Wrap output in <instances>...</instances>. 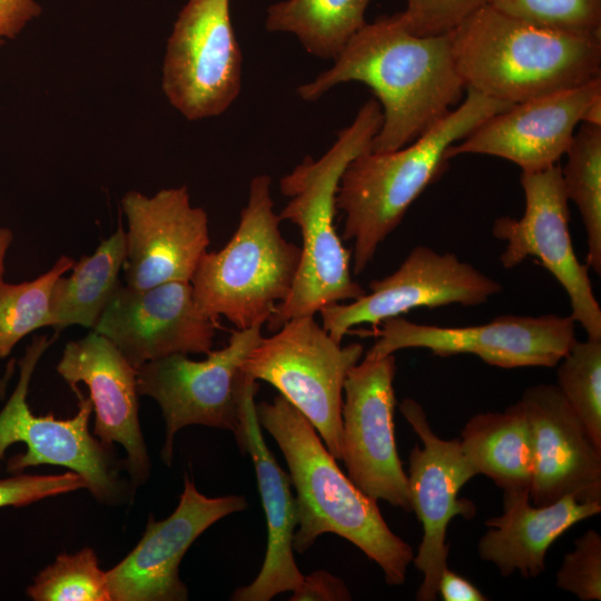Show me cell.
Masks as SVG:
<instances>
[{
    "label": "cell",
    "instance_id": "6da1fadb",
    "mask_svg": "<svg viewBox=\"0 0 601 601\" xmlns=\"http://www.w3.org/2000/svg\"><path fill=\"white\" fill-rule=\"evenodd\" d=\"M349 81L370 87L382 108V125L370 146L373 152L411 144L454 109L466 90L456 69L451 32L416 36L398 12L366 22L333 66L299 86L297 95L315 101Z\"/></svg>",
    "mask_w": 601,
    "mask_h": 601
},
{
    "label": "cell",
    "instance_id": "7a4b0ae2",
    "mask_svg": "<svg viewBox=\"0 0 601 601\" xmlns=\"http://www.w3.org/2000/svg\"><path fill=\"white\" fill-rule=\"evenodd\" d=\"M256 413L280 449L296 491L294 550L305 553L321 535L333 533L374 561L387 584L402 585L412 546L390 529L376 500L341 471L311 422L282 395L256 404Z\"/></svg>",
    "mask_w": 601,
    "mask_h": 601
},
{
    "label": "cell",
    "instance_id": "3957f363",
    "mask_svg": "<svg viewBox=\"0 0 601 601\" xmlns=\"http://www.w3.org/2000/svg\"><path fill=\"white\" fill-rule=\"evenodd\" d=\"M382 120L378 101L367 100L321 158L306 156L280 178L279 189L288 201L279 218L299 228L303 243L294 285L268 319L269 331L275 332L296 317L314 316L327 305L355 300L366 293L352 277L351 250L337 235L334 218L342 175L354 158L370 150Z\"/></svg>",
    "mask_w": 601,
    "mask_h": 601
},
{
    "label": "cell",
    "instance_id": "277c9868",
    "mask_svg": "<svg viewBox=\"0 0 601 601\" xmlns=\"http://www.w3.org/2000/svg\"><path fill=\"white\" fill-rule=\"evenodd\" d=\"M511 106L467 88L460 105L411 144L387 152L367 150L348 164L336 207L345 215L342 238L353 242L355 275L367 267L414 200L445 171L449 148Z\"/></svg>",
    "mask_w": 601,
    "mask_h": 601
},
{
    "label": "cell",
    "instance_id": "5b68a950",
    "mask_svg": "<svg viewBox=\"0 0 601 601\" xmlns=\"http://www.w3.org/2000/svg\"><path fill=\"white\" fill-rule=\"evenodd\" d=\"M451 37L465 88L496 100L514 105L601 77V38L540 28L490 4Z\"/></svg>",
    "mask_w": 601,
    "mask_h": 601
},
{
    "label": "cell",
    "instance_id": "8992f818",
    "mask_svg": "<svg viewBox=\"0 0 601 601\" xmlns=\"http://www.w3.org/2000/svg\"><path fill=\"white\" fill-rule=\"evenodd\" d=\"M270 177L255 176L238 226L218 252H206L189 283L198 308L236 329L263 326L294 285L300 247L280 233Z\"/></svg>",
    "mask_w": 601,
    "mask_h": 601
},
{
    "label": "cell",
    "instance_id": "52a82bcc",
    "mask_svg": "<svg viewBox=\"0 0 601 601\" xmlns=\"http://www.w3.org/2000/svg\"><path fill=\"white\" fill-rule=\"evenodd\" d=\"M57 336V333L51 338L35 336L18 363V383L0 411V467L8 447L21 442L27 451L9 457L8 473L18 474L27 467L43 464L63 466L81 475L87 490L100 503L122 504L131 497L129 492L134 489L121 477L124 459L119 461L114 449L104 446L89 432L92 412L89 396L86 397L78 385L73 386L78 412L66 420L52 414L36 416L28 406L27 396L36 366Z\"/></svg>",
    "mask_w": 601,
    "mask_h": 601
},
{
    "label": "cell",
    "instance_id": "ba28073f",
    "mask_svg": "<svg viewBox=\"0 0 601 601\" xmlns=\"http://www.w3.org/2000/svg\"><path fill=\"white\" fill-rule=\"evenodd\" d=\"M364 354L359 343L343 346L314 316L284 323L262 336L243 363L252 381H265L314 426L329 453L342 459L343 388Z\"/></svg>",
    "mask_w": 601,
    "mask_h": 601
},
{
    "label": "cell",
    "instance_id": "9c48e42d",
    "mask_svg": "<svg viewBox=\"0 0 601 601\" xmlns=\"http://www.w3.org/2000/svg\"><path fill=\"white\" fill-rule=\"evenodd\" d=\"M262 327L236 329L223 348L209 352L204 361L173 354L136 368L138 395L154 398L162 413L164 464L171 465L175 435L189 425L230 431L236 443L240 442L243 400L249 382L243 363L260 341Z\"/></svg>",
    "mask_w": 601,
    "mask_h": 601
},
{
    "label": "cell",
    "instance_id": "30bf717a",
    "mask_svg": "<svg viewBox=\"0 0 601 601\" xmlns=\"http://www.w3.org/2000/svg\"><path fill=\"white\" fill-rule=\"evenodd\" d=\"M380 325L361 331L376 336L365 356L426 348L442 357L472 354L501 368L554 367L577 341L573 318L554 314L504 315L486 324L456 327L417 324L395 316Z\"/></svg>",
    "mask_w": 601,
    "mask_h": 601
},
{
    "label": "cell",
    "instance_id": "8fae6325",
    "mask_svg": "<svg viewBox=\"0 0 601 601\" xmlns=\"http://www.w3.org/2000/svg\"><path fill=\"white\" fill-rule=\"evenodd\" d=\"M242 62L230 0H188L167 41L164 93L188 120L219 116L239 96Z\"/></svg>",
    "mask_w": 601,
    "mask_h": 601
},
{
    "label": "cell",
    "instance_id": "7c38bea8",
    "mask_svg": "<svg viewBox=\"0 0 601 601\" xmlns=\"http://www.w3.org/2000/svg\"><path fill=\"white\" fill-rule=\"evenodd\" d=\"M520 183L525 207L522 217L495 219L492 234L506 243L500 256L504 268L519 266L529 257L540 260L565 290L571 317L589 339L601 341V307L594 296L588 265L574 252L570 235V210L561 167L523 173Z\"/></svg>",
    "mask_w": 601,
    "mask_h": 601
},
{
    "label": "cell",
    "instance_id": "4fadbf2b",
    "mask_svg": "<svg viewBox=\"0 0 601 601\" xmlns=\"http://www.w3.org/2000/svg\"><path fill=\"white\" fill-rule=\"evenodd\" d=\"M394 354L364 356L343 388L342 459L349 480L366 495L411 511L407 477L394 433Z\"/></svg>",
    "mask_w": 601,
    "mask_h": 601
},
{
    "label": "cell",
    "instance_id": "5bb4252c",
    "mask_svg": "<svg viewBox=\"0 0 601 601\" xmlns=\"http://www.w3.org/2000/svg\"><path fill=\"white\" fill-rule=\"evenodd\" d=\"M501 290L497 280L455 254L421 245L411 250L395 272L372 280L368 293L352 302L327 305L319 314L324 329L342 343L361 324L376 328L385 319L418 307L481 305Z\"/></svg>",
    "mask_w": 601,
    "mask_h": 601
},
{
    "label": "cell",
    "instance_id": "9a60e30c",
    "mask_svg": "<svg viewBox=\"0 0 601 601\" xmlns=\"http://www.w3.org/2000/svg\"><path fill=\"white\" fill-rule=\"evenodd\" d=\"M400 410L422 442V446L416 444L411 450L406 473L411 509L423 526V538L412 561L423 573L416 600L435 601L440 577L447 568L449 523L457 515L472 519L476 513L472 501L459 497L461 487L476 474L460 440L437 436L418 402L405 398Z\"/></svg>",
    "mask_w": 601,
    "mask_h": 601
},
{
    "label": "cell",
    "instance_id": "2e32d148",
    "mask_svg": "<svg viewBox=\"0 0 601 601\" xmlns=\"http://www.w3.org/2000/svg\"><path fill=\"white\" fill-rule=\"evenodd\" d=\"M243 495L208 497L188 474L175 511L165 520L150 514L137 545L106 571L111 601H185L188 590L179 564L189 546L220 519L247 509Z\"/></svg>",
    "mask_w": 601,
    "mask_h": 601
},
{
    "label": "cell",
    "instance_id": "e0dca14e",
    "mask_svg": "<svg viewBox=\"0 0 601 601\" xmlns=\"http://www.w3.org/2000/svg\"><path fill=\"white\" fill-rule=\"evenodd\" d=\"M126 216V286L147 289L168 282H189L209 246L208 216L190 204L186 186L152 196L128 191Z\"/></svg>",
    "mask_w": 601,
    "mask_h": 601
},
{
    "label": "cell",
    "instance_id": "ac0fdd59",
    "mask_svg": "<svg viewBox=\"0 0 601 601\" xmlns=\"http://www.w3.org/2000/svg\"><path fill=\"white\" fill-rule=\"evenodd\" d=\"M218 327L196 305L190 283L177 280L147 289L121 285L92 331L137 368L173 354L207 355Z\"/></svg>",
    "mask_w": 601,
    "mask_h": 601
},
{
    "label": "cell",
    "instance_id": "d6986e66",
    "mask_svg": "<svg viewBox=\"0 0 601 601\" xmlns=\"http://www.w3.org/2000/svg\"><path fill=\"white\" fill-rule=\"evenodd\" d=\"M601 95V77L540 96L497 112L451 146L449 160L464 154L500 157L523 173L546 169L565 155L589 104Z\"/></svg>",
    "mask_w": 601,
    "mask_h": 601
},
{
    "label": "cell",
    "instance_id": "ffe728a7",
    "mask_svg": "<svg viewBox=\"0 0 601 601\" xmlns=\"http://www.w3.org/2000/svg\"><path fill=\"white\" fill-rule=\"evenodd\" d=\"M57 372L71 388L79 383L88 387L92 434L108 449L114 443L125 449L124 469L134 490L146 483L151 463L139 423L136 368L112 342L92 331L66 344Z\"/></svg>",
    "mask_w": 601,
    "mask_h": 601
},
{
    "label": "cell",
    "instance_id": "44dd1931",
    "mask_svg": "<svg viewBox=\"0 0 601 601\" xmlns=\"http://www.w3.org/2000/svg\"><path fill=\"white\" fill-rule=\"evenodd\" d=\"M520 401L533 434L531 502L541 506L564 496L601 502V451L558 386L533 385Z\"/></svg>",
    "mask_w": 601,
    "mask_h": 601
},
{
    "label": "cell",
    "instance_id": "7402d4cb",
    "mask_svg": "<svg viewBox=\"0 0 601 601\" xmlns=\"http://www.w3.org/2000/svg\"><path fill=\"white\" fill-rule=\"evenodd\" d=\"M258 383L249 381L244 394L242 454L248 453L267 525V546L263 565L247 585L237 588L230 600L269 601L279 593L294 591L303 581L295 558L293 539L297 525L296 501L290 492L289 475L282 470L268 449L256 413Z\"/></svg>",
    "mask_w": 601,
    "mask_h": 601
},
{
    "label": "cell",
    "instance_id": "603a6c76",
    "mask_svg": "<svg viewBox=\"0 0 601 601\" xmlns=\"http://www.w3.org/2000/svg\"><path fill=\"white\" fill-rule=\"evenodd\" d=\"M600 512L601 502L564 496L539 506L529 492H504L503 513L485 521L489 530L477 543L479 556L503 577L518 571L525 579L536 578L545 570V555L554 541Z\"/></svg>",
    "mask_w": 601,
    "mask_h": 601
},
{
    "label": "cell",
    "instance_id": "cb8c5ba5",
    "mask_svg": "<svg viewBox=\"0 0 601 601\" xmlns=\"http://www.w3.org/2000/svg\"><path fill=\"white\" fill-rule=\"evenodd\" d=\"M460 444L476 475L490 477L503 493H530L533 434L520 400L503 412L472 416L462 430Z\"/></svg>",
    "mask_w": 601,
    "mask_h": 601
},
{
    "label": "cell",
    "instance_id": "d4e9b609",
    "mask_svg": "<svg viewBox=\"0 0 601 601\" xmlns=\"http://www.w3.org/2000/svg\"><path fill=\"white\" fill-rule=\"evenodd\" d=\"M126 259V233L121 224L95 253L75 262L69 276H60L51 290L50 315L55 333L71 325L95 328L122 285L120 270Z\"/></svg>",
    "mask_w": 601,
    "mask_h": 601
},
{
    "label": "cell",
    "instance_id": "484cf974",
    "mask_svg": "<svg viewBox=\"0 0 601 601\" xmlns=\"http://www.w3.org/2000/svg\"><path fill=\"white\" fill-rule=\"evenodd\" d=\"M372 0H285L267 8L265 28L296 36L304 49L321 59H335L366 23Z\"/></svg>",
    "mask_w": 601,
    "mask_h": 601
},
{
    "label": "cell",
    "instance_id": "4316f807",
    "mask_svg": "<svg viewBox=\"0 0 601 601\" xmlns=\"http://www.w3.org/2000/svg\"><path fill=\"white\" fill-rule=\"evenodd\" d=\"M562 171L569 200L580 211L585 234L588 267L601 274V126L582 122L565 152Z\"/></svg>",
    "mask_w": 601,
    "mask_h": 601
},
{
    "label": "cell",
    "instance_id": "83f0119b",
    "mask_svg": "<svg viewBox=\"0 0 601 601\" xmlns=\"http://www.w3.org/2000/svg\"><path fill=\"white\" fill-rule=\"evenodd\" d=\"M75 260L61 256L37 278L18 284L7 283L0 275V359L36 329L51 326L50 296L56 280L69 272ZM0 380V393L4 390Z\"/></svg>",
    "mask_w": 601,
    "mask_h": 601
},
{
    "label": "cell",
    "instance_id": "f1b7e54d",
    "mask_svg": "<svg viewBox=\"0 0 601 601\" xmlns=\"http://www.w3.org/2000/svg\"><path fill=\"white\" fill-rule=\"evenodd\" d=\"M558 365V388L601 451V341H575Z\"/></svg>",
    "mask_w": 601,
    "mask_h": 601
},
{
    "label": "cell",
    "instance_id": "f546056e",
    "mask_svg": "<svg viewBox=\"0 0 601 601\" xmlns=\"http://www.w3.org/2000/svg\"><path fill=\"white\" fill-rule=\"evenodd\" d=\"M27 594L35 601H111L106 571L90 548L59 554L38 573Z\"/></svg>",
    "mask_w": 601,
    "mask_h": 601
},
{
    "label": "cell",
    "instance_id": "4dcf8cb0",
    "mask_svg": "<svg viewBox=\"0 0 601 601\" xmlns=\"http://www.w3.org/2000/svg\"><path fill=\"white\" fill-rule=\"evenodd\" d=\"M489 4L540 28L601 38V0H490Z\"/></svg>",
    "mask_w": 601,
    "mask_h": 601
},
{
    "label": "cell",
    "instance_id": "1f68e13d",
    "mask_svg": "<svg viewBox=\"0 0 601 601\" xmlns=\"http://www.w3.org/2000/svg\"><path fill=\"white\" fill-rule=\"evenodd\" d=\"M556 587L581 601L601 600V535L590 529L574 541L556 572Z\"/></svg>",
    "mask_w": 601,
    "mask_h": 601
},
{
    "label": "cell",
    "instance_id": "d6a6232c",
    "mask_svg": "<svg viewBox=\"0 0 601 601\" xmlns=\"http://www.w3.org/2000/svg\"><path fill=\"white\" fill-rule=\"evenodd\" d=\"M490 0H406L398 12L406 29L416 36L452 32L467 17L489 4Z\"/></svg>",
    "mask_w": 601,
    "mask_h": 601
},
{
    "label": "cell",
    "instance_id": "836d02e7",
    "mask_svg": "<svg viewBox=\"0 0 601 601\" xmlns=\"http://www.w3.org/2000/svg\"><path fill=\"white\" fill-rule=\"evenodd\" d=\"M80 489H87V484L81 475L72 471L53 475L18 473L0 480V508H20Z\"/></svg>",
    "mask_w": 601,
    "mask_h": 601
},
{
    "label": "cell",
    "instance_id": "e575fe53",
    "mask_svg": "<svg viewBox=\"0 0 601 601\" xmlns=\"http://www.w3.org/2000/svg\"><path fill=\"white\" fill-rule=\"evenodd\" d=\"M292 601H347L352 599L345 582L334 574L317 570L305 577L292 591Z\"/></svg>",
    "mask_w": 601,
    "mask_h": 601
},
{
    "label": "cell",
    "instance_id": "d590c367",
    "mask_svg": "<svg viewBox=\"0 0 601 601\" xmlns=\"http://www.w3.org/2000/svg\"><path fill=\"white\" fill-rule=\"evenodd\" d=\"M41 12L36 0H0V47L6 39H14Z\"/></svg>",
    "mask_w": 601,
    "mask_h": 601
},
{
    "label": "cell",
    "instance_id": "8d00e7d4",
    "mask_svg": "<svg viewBox=\"0 0 601 601\" xmlns=\"http://www.w3.org/2000/svg\"><path fill=\"white\" fill-rule=\"evenodd\" d=\"M437 595L444 601L489 600L472 582L449 568L444 569L440 577Z\"/></svg>",
    "mask_w": 601,
    "mask_h": 601
},
{
    "label": "cell",
    "instance_id": "74e56055",
    "mask_svg": "<svg viewBox=\"0 0 601 601\" xmlns=\"http://www.w3.org/2000/svg\"><path fill=\"white\" fill-rule=\"evenodd\" d=\"M581 122L601 126V95L595 97L584 110Z\"/></svg>",
    "mask_w": 601,
    "mask_h": 601
},
{
    "label": "cell",
    "instance_id": "f35d334b",
    "mask_svg": "<svg viewBox=\"0 0 601 601\" xmlns=\"http://www.w3.org/2000/svg\"><path fill=\"white\" fill-rule=\"evenodd\" d=\"M13 240V234L8 228H0V275L4 276V260L7 252Z\"/></svg>",
    "mask_w": 601,
    "mask_h": 601
}]
</instances>
